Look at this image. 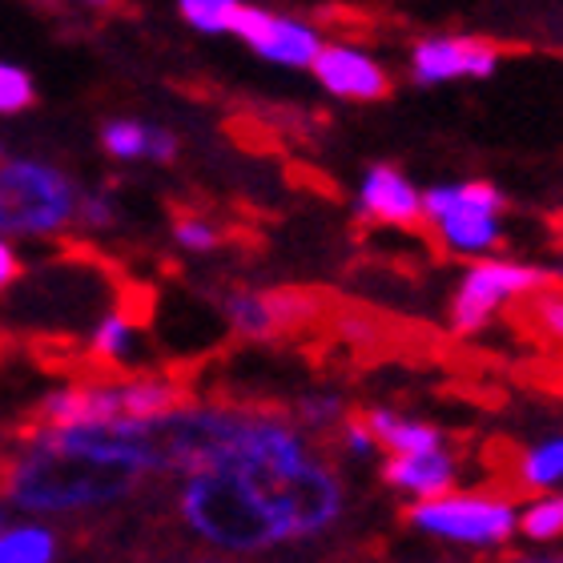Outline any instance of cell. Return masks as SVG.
Listing matches in <instances>:
<instances>
[{"label":"cell","mask_w":563,"mask_h":563,"mask_svg":"<svg viewBox=\"0 0 563 563\" xmlns=\"http://www.w3.org/2000/svg\"><path fill=\"white\" fill-rule=\"evenodd\" d=\"M371 225H395V230H407L431 250L434 262H451V250H446L439 225L422 213V198L411 189V181L395 169V165H375L366 174L363 186V206H358V218H354V238L363 242V234Z\"/></svg>","instance_id":"cell-6"},{"label":"cell","mask_w":563,"mask_h":563,"mask_svg":"<svg viewBox=\"0 0 563 563\" xmlns=\"http://www.w3.org/2000/svg\"><path fill=\"white\" fill-rule=\"evenodd\" d=\"M402 528L427 531V536H443L455 543H507L516 531L511 507L499 499H487L483 492L467 495H443V499H427V504L402 507Z\"/></svg>","instance_id":"cell-5"},{"label":"cell","mask_w":563,"mask_h":563,"mask_svg":"<svg viewBox=\"0 0 563 563\" xmlns=\"http://www.w3.org/2000/svg\"><path fill=\"white\" fill-rule=\"evenodd\" d=\"M310 69L330 93L346 97V101H387L395 93V81L387 77V69H378L375 60L346 45H322Z\"/></svg>","instance_id":"cell-8"},{"label":"cell","mask_w":563,"mask_h":563,"mask_svg":"<svg viewBox=\"0 0 563 563\" xmlns=\"http://www.w3.org/2000/svg\"><path fill=\"white\" fill-rule=\"evenodd\" d=\"M499 322H504L519 342L540 346V354L563 351V290H540V294L519 298V302H507Z\"/></svg>","instance_id":"cell-9"},{"label":"cell","mask_w":563,"mask_h":563,"mask_svg":"<svg viewBox=\"0 0 563 563\" xmlns=\"http://www.w3.org/2000/svg\"><path fill=\"white\" fill-rule=\"evenodd\" d=\"M439 234H443L446 246H459V250H495L504 246L507 238L499 234V225H495V213L479 210V206H471L455 186V206L446 218H439Z\"/></svg>","instance_id":"cell-13"},{"label":"cell","mask_w":563,"mask_h":563,"mask_svg":"<svg viewBox=\"0 0 563 563\" xmlns=\"http://www.w3.org/2000/svg\"><path fill=\"white\" fill-rule=\"evenodd\" d=\"M540 290H563V271H536L516 262H475L451 298V339L463 342L479 334L504 306V298H528Z\"/></svg>","instance_id":"cell-4"},{"label":"cell","mask_w":563,"mask_h":563,"mask_svg":"<svg viewBox=\"0 0 563 563\" xmlns=\"http://www.w3.org/2000/svg\"><path fill=\"white\" fill-rule=\"evenodd\" d=\"M383 483L399 487V492H415L427 499H443L455 487V455L446 451H431V455H399L387 459L383 467Z\"/></svg>","instance_id":"cell-11"},{"label":"cell","mask_w":563,"mask_h":563,"mask_svg":"<svg viewBox=\"0 0 563 563\" xmlns=\"http://www.w3.org/2000/svg\"><path fill=\"white\" fill-rule=\"evenodd\" d=\"M0 528H4V511H0Z\"/></svg>","instance_id":"cell-31"},{"label":"cell","mask_w":563,"mask_h":563,"mask_svg":"<svg viewBox=\"0 0 563 563\" xmlns=\"http://www.w3.org/2000/svg\"><path fill=\"white\" fill-rule=\"evenodd\" d=\"M0 165H4V153H0Z\"/></svg>","instance_id":"cell-32"},{"label":"cell","mask_w":563,"mask_h":563,"mask_svg":"<svg viewBox=\"0 0 563 563\" xmlns=\"http://www.w3.org/2000/svg\"><path fill=\"white\" fill-rule=\"evenodd\" d=\"M318 48H322V41H318V33L310 29V24L278 16L271 41H266V48H262V57L282 60V65H314Z\"/></svg>","instance_id":"cell-14"},{"label":"cell","mask_w":563,"mask_h":563,"mask_svg":"<svg viewBox=\"0 0 563 563\" xmlns=\"http://www.w3.org/2000/svg\"><path fill=\"white\" fill-rule=\"evenodd\" d=\"M507 378L543 399H563V354H540L523 363H507Z\"/></svg>","instance_id":"cell-16"},{"label":"cell","mask_w":563,"mask_h":563,"mask_svg":"<svg viewBox=\"0 0 563 563\" xmlns=\"http://www.w3.org/2000/svg\"><path fill=\"white\" fill-rule=\"evenodd\" d=\"M21 274H24L21 258H16V254L0 242V294L9 290V286H16V282H21Z\"/></svg>","instance_id":"cell-27"},{"label":"cell","mask_w":563,"mask_h":563,"mask_svg":"<svg viewBox=\"0 0 563 563\" xmlns=\"http://www.w3.org/2000/svg\"><path fill=\"white\" fill-rule=\"evenodd\" d=\"M560 479H563V439H552V443L528 451V459H523V483H528L531 495Z\"/></svg>","instance_id":"cell-19"},{"label":"cell","mask_w":563,"mask_h":563,"mask_svg":"<svg viewBox=\"0 0 563 563\" xmlns=\"http://www.w3.org/2000/svg\"><path fill=\"white\" fill-rule=\"evenodd\" d=\"M222 133L234 141L238 150L254 153V157H282L286 150V133L274 121L271 106H238L222 118Z\"/></svg>","instance_id":"cell-12"},{"label":"cell","mask_w":563,"mask_h":563,"mask_svg":"<svg viewBox=\"0 0 563 563\" xmlns=\"http://www.w3.org/2000/svg\"><path fill=\"white\" fill-rule=\"evenodd\" d=\"M499 563H563V552H552V555H523V552H507V555H499Z\"/></svg>","instance_id":"cell-28"},{"label":"cell","mask_w":563,"mask_h":563,"mask_svg":"<svg viewBox=\"0 0 563 563\" xmlns=\"http://www.w3.org/2000/svg\"><path fill=\"white\" fill-rule=\"evenodd\" d=\"M358 422L366 427V434L375 439L378 451H387L390 459L399 455H431V451H443L446 431L431 427V422H415L402 419L395 411H383V407H354Z\"/></svg>","instance_id":"cell-10"},{"label":"cell","mask_w":563,"mask_h":563,"mask_svg":"<svg viewBox=\"0 0 563 563\" xmlns=\"http://www.w3.org/2000/svg\"><path fill=\"white\" fill-rule=\"evenodd\" d=\"M274 21L278 16H271V12H262V9H250V4H242V12H238V24H234V33L242 36V41H250V45L266 48V41H271L274 33Z\"/></svg>","instance_id":"cell-24"},{"label":"cell","mask_w":563,"mask_h":563,"mask_svg":"<svg viewBox=\"0 0 563 563\" xmlns=\"http://www.w3.org/2000/svg\"><path fill=\"white\" fill-rule=\"evenodd\" d=\"M548 230H552V250H563V210L548 213Z\"/></svg>","instance_id":"cell-29"},{"label":"cell","mask_w":563,"mask_h":563,"mask_svg":"<svg viewBox=\"0 0 563 563\" xmlns=\"http://www.w3.org/2000/svg\"><path fill=\"white\" fill-rule=\"evenodd\" d=\"M36 106V89L29 73L16 65H0V113H21Z\"/></svg>","instance_id":"cell-22"},{"label":"cell","mask_w":563,"mask_h":563,"mask_svg":"<svg viewBox=\"0 0 563 563\" xmlns=\"http://www.w3.org/2000/svg\"><path fill=\"white\" fill-rule=\"evenodd\" d=\"M113 294H118V310H113V314H118L125 327L130 330L153 327V314H157V286H153V282L125 274V278L113 286Z\"/></svg>","instance_id":"cell-17"},{"label":"cell","mask_w":563,"mask_h":563,"mask_svg":"<svg viewBox=\"0 0 563 563\" xmlns=\"http://www.w3.org/2000/svg\"><path fill=\"white\" fill-rule=\"evenodd\" d=\"M145 133L150 130L137 121H109V125H101V145L121 162H133V157H145Z\"/></svg>","instance_id":"cell-21"},{"label":"cell","mask_w":563,"mask_h":563,"mask_svg":"<svg viewBox=\"0 0 563 563\" xmlns=\"http://www.w3.org/2000/svg\"><path fill=\"white\" fill-rule=\"evenodd\" d=\"M519 531L531 536V540H555V536H563V495L531 504L523 511V519H519Z\"/></svg>","instance_id":"cell-20"},{"label":"cell","mask_w":563,"mask_h":563,"mask_svg":"<svg viewBox=\"0 0 563 563\" xmlns=\"http://www.w3.org/2000/svg\"><path fill=\"white\" fill-rule=\"evenodd\" d=\"M145 471L133 459L89 455V451H60V446H12V467L4 483V499L36 516H85L106 507L130 504L141 495Z\"/></svg>","instance_id":"cell-1"},{"label":"cell","mask_w":563,"mask_h":563,"mask_svg":"<svg viewBox=\"0 0 563 563\" xmlns=\"http://www.w3.org/2000/svg\"><path fill=\"white\" fill-rule=\"evenodd\" d=\"M194 563H222V560H194Z\"/></svg>","instance_id":"cell-30"},{"label":"cell","mask_w":563,"mask_h":563,"mask_svg":"<svg viewBox=\"0 0 563 563\" xmlns=\"http://www.w3.org/2000/svg\"><path fill=\"white\" fill-rule=\"evenodd\" d=\"M145 157H153V162H162V165H174L177 162V137L169 130H157V125H153V130L145 133Z\"/></svg>","instance_id":"cell-26"},{"label":"cell","mask_w":563,"mask_h":563,"mask_svg":"<svg viewBox=\"0 0 563 563\" xmlns=\"http://www.w3.org/2000/svg\"><path fill=\"white\" fill-rule=\"evenodd\" d=\"M528 45L495 36H427L411 53L415 81L434 85L446 77H492L504 57H523Z\"/></svg>","instance_id":"cell-7"},{"label":"cell","mask_w":563,"mask_h":563,"mask_svg":"<svg viewBox=\"0 0 563 563\" xmlns=\"http://www.w3.org/2000/svg\"><path fill=\"white\" fill-rule=\"evenodd\" d=\"M177 519L210 548L234 555H258L278 548L282 531L258 492L234 467H210L186 475L174 495Z\"/></svg>","instance_id":"cell-2"},{"label":"cell","mask_w":563,"mask_h":563,"mask_svg":"<svg viewBox=\"0 0 563 563\" xmlns=\"http://www.w3.org/2000/svg\"><path fill=\"white\" fill-rule=\"evenodd\" d=\"M177 12H181L194 29H206V33H234L242 4H234V0H181Z\"/></svg>","instance_id":"cell-18"},{"label":"cell","mask_w":563,"mask_h":563,"mask_svg":"<svg viewBox=\"0 0 563 563\" xmlns=\"http://www.w3.org/2000/svg\"><path fill=\"white\" fill-rule=\"evenodd\" d=\"M77 222L85 230H109L113 225V206H109L106 194H89V198L77 206Z\"/></svg>","instance_id":"cell-25"},{"label":"cell","mask_w":563,"mask_h":563,"mask_svg":"<svg viewBox=\"0 0 563 563\" xmlns=\"http://www.w3.org/2000/svg\"><path fill=\"white\" fill-rule=\"evenodd\" d=\"M69 174L41 162L0 165V234H57L77 218Z\"/></svg>","instance_id":"cell-3"},{"label":"cell","mask_w":563,"mask_h":563,"mask_svg":"<svg viewBox=\"0 0 563 563\" xmlns=\"http://www.w3.org/2000/svg\"><path fill=\"white\" fill-rule=\"evenodd\" d=\"M60 540L48 528L0 531V563H57Z\"/></svg>","instance_id":"cell-15"},{"label":"cell","mask_w":563,"mask_h":563,"mask_svg":"<svg viewBox=\"0 0 563 563\" xmlns=\"http://www.w3.org/2000/svg\"><path fill=\"white\" fill-rule=\"evenodd\" d=\"M286 181H290L294 189H302V194H318V198H327V201L342 198V186L334 177H327L322 169H310V165H302V162H286Z\"/></svg>","instance_id":"cell-23"}]
</instances>
